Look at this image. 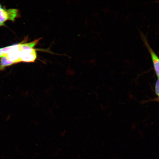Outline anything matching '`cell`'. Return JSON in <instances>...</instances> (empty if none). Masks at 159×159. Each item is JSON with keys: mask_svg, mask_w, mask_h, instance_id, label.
Instances as JSON below:
<instances>
[{"mask_svg": "<svg viewBox=\"0 0 159 159\" xmlns=\"http://www.w3.org/2000/svg\"><path fill=\"white\" fill-rule=\"evenodd\" d=\"M19 14V11L17 9L0 8V22H4L7 20L14 21Z\"/></svg>", "mask_w": 159, "mask_h": 159, "instance_id": "1", "label": "cell"}, {"mask_svg": "<svg viewBox=\"0 0 159 159\" xmlns=\"http://www.w3.org/2000/svg\"><path fill=\"white\" fill-rule=\"evenodd\" d=\"M37 49L34 48L27 49L21 51V62H34L37 58Z\"/></svg>", "mask_w": 159, "mask_h": 159, "instance_id": "2", "label": "cell"}, {"mask_svg": "<svg viewBox=\"0 0 159 159\" xmlns=\"http://www.w3.org/2000/svg\"><path fill=\"white\" fill-rule=\"evenodd\" d=\"M21 51L20 44H16L15 47L6 55L9 60L14 64L18 63L21 62Z\"/></svg>", "mask_w": 159, "mask_h": 159, "instance_id": "3", "label": "cell"}, {"mask_svg": "<svg viewBox=\"0 0 159 159\" xmlns=\"http://www.w3.org/2000/svg\"><path fill=\"white\" fill-rule=\"evenodd\" d=\"M148 50L150 54L154 67L158 78H159V58L150 46L146 41L145 42Z\"/></svg>", "mask_w": 159, "mask_h": 159, "instance_id": "4", "label": "cell"}, {"mask_svg": "<svg viewBox=\"0 0 159 159\" xmlns=\"http://www.w3.org/2000/svg\"><path fill=\"white\" fill-rule=\"evenodd\" d=\"M41 38H39L33 41L28 43H22L20 44V48L21 50L26 49L34 48L37 44Z\"/></svg>", "mask_w": 159, "mask_h": 159, "instance_id": "5", "label": "cell"}, {"mask_svg": "<svg viewBox=\"0 0 159 159\" xmlns=\"http://www.w3.org/2000/svg\"><path fill=\"white\" fill-rule=\"evenodd\" d=\"M14 64L12 61L10 60L6 55L1 57L0 61V71L3 70L5 67Z\"/></svg>", "mask_w": 159, "mask_h": 159, "instance_id": "6", "label": "cell"}, {"mask_svg": "<svg viewBox=\"0 0 159 159\" xmlns=\"http://www.w3.org/2000/svg\"><path fill=\"white\" fill-rule=\"evenodd\" d=\"M16 45V44L1 48H0V51L4 55H6L11 50L13 49L15 47Z\"/></svg>", "mask_w": 159, "mask_h": 159, "instance_id": "7", "label": "cell"}, {"mask_svg": "<svg viewBox=\"0 0 159 159\" xmlns=\"http://www.w3.org/2000/svg\"><path fill=\"white\" fill-rule=\"evenodd\" d=\"M155 91L157 95L159 97V78H158L155 84Z\"/></svg>", "mask_w": 159, "mask_h": 159, "instance_id": "8", "label": "cell"}, {"mask_svg": "<svg viewBox=\"0 0 159 159\" xmlns=\"http://www.w3.org/2000/svg\"><path fill=\"white\" fill-rule=\"evenodd\" d=\"M5 55L0 51V57H1Z\"/></svg>", "mask_w": 159, "mask_h": 159, "instance_id": "9", "label": "cell"}, {"mask_svg": "<svg viewBox=\"0 0 159 159\" xmlns=\"http://www.w3.org/2000/svg\"><path fill=\"white\" fill-rule=\"evenodd\" d=\"M5 24L4 22H0V26H4Z\"/></svg>", "mask_w": 159, "mask_h": 159, "instance_id": "10", "label": "cell"}, {"mask_svg": "<svg viewBox=\"0 0 159 159\" xmlns=\"http://www.w3.org/2000/svg\"><path fill=\"white\" fill-rule=\"evenodd\" d=\"M1 4H0V8H1Z\"/></svg>", "mask_w": 159, "mask_h": 159, "instance_id": "11", "label": "cell"}]
</instances>
